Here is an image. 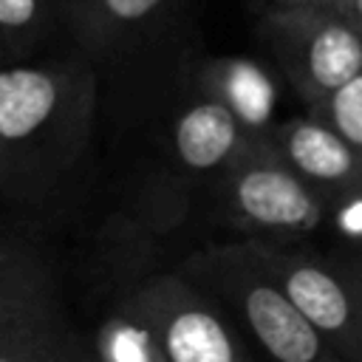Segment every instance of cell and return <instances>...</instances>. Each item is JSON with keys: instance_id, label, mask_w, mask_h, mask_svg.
I'll return each instance as SVG.
<instances>
[{"instance_id": "cell-10", "label": "cell", "mask_w": 362, "mask_h": 362, "mask_svg": "<svg viewBox=\"0 0 362 362\" xmlns=\"http://www.w3.org/2000/svg\"><path fill=\"white\" fill-rule=\"evenodd\" d=\"M195 85L201 93L218 99L235 113L246 133L257 141H269L277 122V85L272 74L252 57H215L198 68Z\"/></svg>"}, {"instance_id": "cell-6", "label": "cell", "mask_w": 362, "mask_h": 362, "mask_svg": "<svg viewBox=\"0 0 362 362\" xmlns=\"http://www.w3.org/2000/svg\"><path fill=\"white\" fill-rule=\"evenodd\" d=\"M124 305L153 328L170 362H255L221 303L184 272L141 280Z\"/></svg>"}, {"instance_id": "cell-1", "label": "cell", "mask_w": 362, "mask_h": 362, "mask_svg": "<svg viewBox=\"0 0 362 362\" xmlns=\"http://www.w3.org/2000/svg\"><path fill=\"white\" fill-rule=\"evenodd\" d=\"M96 76L85 59L0 62V192L45 201L76 170L93 124Z\"/></svg>"}, {"instance_id": "cell-19", "label": "cell", "mask_w": 362, "mask_h": 362, "mask_svg": "<svg viewBox=\"0 0 362 362\" xmlns=\"http://www.w3.org/2000/svg\"><path fill=\"white\" fill-rule=\"evenodd\" d=\"M14 51H11V45H8V40L3 37V31H0V62H6L8 57H11Z\"/></svg>"}, {"instance_id": "cell-9", "label": "cell", "mask_w": 362, "mask_h": 362, "mask_svg": "<svg viewBox=\"0 0 362 362\" xmlns=\"http://www.w3.org/2000/svg\"><path fill=\"white\" fill-rule=\"evenodd\" d=\"M170 141L184 170L218 178L252 147L269 144L252 139L246 127L235 119V113L206 93H201L195 102L184 105L175 113L170 124Z\"/></svg>"}, {"instance_id": "cell-11", "label": "cell", "mask_w": 362, "mask_h": 362, "mask_svg": "<svg viewBox=\"0 0 362 362\" xmlns=\"http://www.w3.org/2000/svg\"><path fill=\"white\" fill-rule=\"evenodd\" d=\"M170 0H68V17L79 42L93 51L133 45L144 28L158 23Z\"/></svg>"}, {"instance_id": "cell-3", "label": "cell", "mask_w": 362, "mask_h": 362, "mask_svg": "<svg viewBox=\"0 0 362 362\" xmlns=\"http://www.w3.org/2000/svg\"><path fill=\"white\" fill-rule=\"evenodd\" d=\"M181 272L226 305L272 362H345L257 263L246 240L209 246Z\"/></svg>"}, {"instance_id": "cell-4", "label": "cell", "mask_w": 362, "mask_h": 362, "mask_svg": "<svg viewBox=\"0 0 362 362\" xmlns=\"http://www.w3.org/2000/svg\"><path fill=\"white\" fill-rule=\"evenodd\" d=\"M257 31L305 105L362 74V31L328 6H272Z\"/></svg>"}, {"instance_id": "cell-16", "label": "cell", "mask_w": 362, "mask_h": 362, "mask_svg": "<svg viewBox=\"0 0 362 362\" xmlns=\"http://www.w3.org/2000/svg\"><path fill=\"white\" fill-rule=\"evenodd\" d=\"M348 17L356 23V28L362 31V0H351V8H348Z\"/></svg>"}, {"instance_id": "cell-18", "label": "cell", "mask_w": 362, "mask_h": 362, "mask_svg": "<svg viewBox=\"0 0 362 362\" xmlns=\"http://www.w3.org/2000/svg\"><path fill=\"white\" fill-rule=\"evenodd\" d=\"M308 3L322 6V0H272V6H308Z\"/></svg>"}, {"instance_id": "cell-15", "label": "cell", "mask_w": 362, "mask_h": 362, "mask_svg": "<svg viewBox=\"0 0 362 362\" xmlns=\"http://www.w3.org/2000/svg\"><path fill=\"white\" fill-rule=\"evenodd\" d=\"M342 263H345V269H348V274H351V280H354V286H356L359 311H362V255H354V257H348V260H342Z\"/></svg>"}, {"instance_id": "cell-17", "label": "cell", "mask_w": 362, "mask_h": 362, "mask_svg": "<svg viewBox=\"0 0 362 362\" xmlns=\"http://www.w3.org/2000/svg\"><path fill=\"white\" fill-rule=\"evenodd\" d=\"M322 6H328V8H334V11H339V14H345V17H348L351 0H322Z\"/></svg>"}, {"instance_id": "cell-5", "label": "cell", "mask_w": 362, "mask_h": 362, "mask_svg": "<svg viewBox=\"0 0 362 362\" xmlns=\"http://www.w3.org/2000/svg\"><path fill=\"white\" fill-rule=\"evenodd\" d=\"M226 218L252 238L294 240L331 218V201L272 144L252 147L221 175Z\"/></svg>"}, {"instance_id": "cell-7", "label": "cell", "mask_w": 362, "mask_h": 362, "mask_svg": "<svg viewBox=\"0 0 362 362\" xmlns=\"http://www.w3.org/2000/svg\"><path fill=\"white\" fill-rule=\"evenodd\" d=\"M246 243L331 348L345 362H362V311L345 263L291 246V240L246 238Z\"/></svg>"}, {"instance_id": "cell-14", "label": "cell", "mask_w": 362, "mask_h": 362, "mask_svg": "<svg viewBox=\"0 0 362 362\" xmlns=\"http://www.w3.org/2000/svg\"><path fill=\"white\" fill-rule=\"evenodd\" d=\"M308 113L331 124L342 139H348L362 153V74H356L351 82L308 105Z\"/></svg>"}, {"instance_id": "cell-13", "label": "cell", "mask_w": 362, "mask_h": 362, "mask_svg": "<svg viewBox=\"0 0 362 362\" xmlns=\"http://www.w3.org/2000/svg\"><path fill=\"white\" fill-rule=\"evenodd\" d=\"M54 20V0H0V31L11 51H23L45 40Z\"/></svg>"}, {"instance_id": "cell-12", "label": "cell", "mask_w": 362, "mask_h": 362, "mask_svg": "<svg viewBox=\"0 0 362 362\" xmlns=\"http://www.w3.org/2000/svg\"><path fill=\"white\" fill-rule=\"evenodd\" d=\"M93 342L99 362H170L153 328L124 303L99 322Z\"/></svg>"}, {"instance_id": "cell-2", "label": "cell", "mask_w": 362, "mask_h": 362, "mask_svg": "<svg viewBox=\"0 0 362 362\" xmlns=\"http://www.w3.org/2000/svg\"><path fill=\"white\" fill-rule=\"evenodd\" d=\"M0 362H99L96 342L71 320L45 252L0 226Z\"/></svg>"}, {"instance_id": "cell-8", "label": "cell", "mask_w": 362, "mask_h": 362, "mask_svg": "<svg viewBox=\"0 0 362 362\" xmlns=\"http://www.w3.org/2000/svg\"><path fill=\"white\" fill-rule=\"evenodd\" d=\"M269 144L331 204L362 195V153L322 119L305 113L277 122Z\"/></svg>"}]
</instances>
